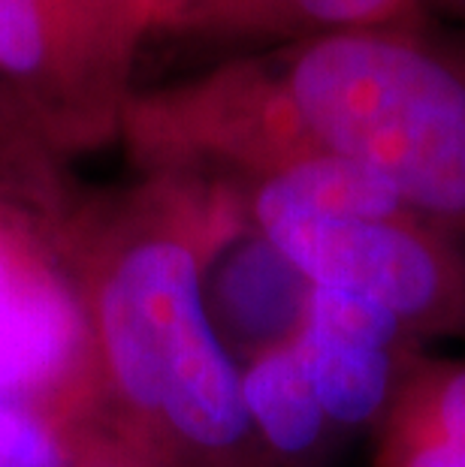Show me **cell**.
I'll list each match as a JSON object with an SVG mask.
<instances>
[{
  "label": "cell",
  "instance_id": "obj_1",
  "mask_svg": "<svg viewBox=\"0 0 465 467\" xmlns=\"http://www.w3.org/2000/svg\"><path fill=\"white\" fill-rule=\"evenodd\" d=\"M312 136L439 230L465 235V55L399 25L287 43L275 57Z\"/></svg>",
  "mask_w": 465,
  "mask_h": 467
},
{
  "label": "cell",
  "instance_id": "obj_2",
  "mask_svg": "<svg viewBox=\"0 0 465 467\" xmlns=\"http://www.w3.org/2000/svg\"><path fill=\"white\" fill-rule=\"evenodd\" d=\"M221 202L170 187L166 214L122 251L100 299V332L112 380L182 452L212 464H245L272 452L245 407L242 374L215 335L203 296L206 226Z\"/></svg>",
  "mask_w": 465,
  "mask_h": 467
},
{
  "label": "cell",
  "instance_id": "obj_3",
  "mask_svg": "<svg viewBox=\"0 0 465 467\" xmlns=\"http://www.w3.org/2000/svg\"><path fill=\"white\" fill-rule=\"evenodd\" d=\"M251 217L309 286L372 302L420 347L465 337V251L457 235L411 212H323L266 184L254 187Z\"/></svg>",
  "mask_w": 465,
  "mask_h": 467
},
{
  "label": "cell",
  "instance_id": "obj_4",
  "mask_svg": "<svg viewBox=\"0 0 465 467\" xmlns=\"http://www.w3.org/2000/svg\"><path fill=\"white\" fill-rule=\"evenodd\" d=\"M133 124L164 161H221L251 172L257 184L330 154L305 127L275 61L230 64L145 100Z\"/></svg>",
  "mask_w": 465,
  "mask_h": 467
},
{
  "label": "cell",
  "instance_id": "obj_5",
  "mask_svg": "<svg viewBox=\"0 0 465 467\" xmlns=\"http://www.w3.org/2000/svg\"><path fill=\"white\" fill-rule=\"evenodd\" d=\"M133 52L94 0H0V73L48 103L106 112Z\"/></svg>",
  "mask_w": 465,
  "mask_h": 467
},
{
  "label": "cell",
  "instance_id": "obj_6",
  "mask_svg": "<svg viewBox=\"0 0 465 467\" xmlns=\"http://www.w3.org/2000/svg\"><path fill=\"white\" fill-rule=\"evenodd\" d=\"M372 467H465V359L423 347L402 362L372 422Z\"/></svg>",
  "mask_w": 465,
  "mask_h": 467
},
{
  "label": "cell",
  "instance_id": "obj_7",
  "mask_svg": "<svg viewBox=\"0 0 465 467\" xmlns=\"http://www.w3.org/2000/svg\"><path fill=\"white\" fill-rule=\"evenodd\" d=\"M417 0H196L175 34L215 39H309L399 25Z\"/></svg>",
  "mask_w": 465,
  "mask_h": 467
},
{
  "label": "cell",
  "instance_id": "obj_8",
  "mask_svg": "<svg viewBox=\"0 0 465 467\" xmlns=\"http://www.w3.org/2000/svg\"><path fill=\"white\" fill-rule=\"evenodd\" d=\"M79 317L48 281L9 277L0 254V399L46 383L70 362Z\"/></svg>",
  "mask_w": 465,
  "mask_h": 467
},
{
  "label": "cell",
  "instance_id": "obj_9",
  "mask_svg": "<svg viewBox=\"0 0 465 467\" xmlns=\"http://www.w3.org/2000/svg\"><path fill=\"white\" fill-rule=\"evenodd\" d=\"M291 347L309 377L326 420L375 422L387 404L402 362L414 353H387L296 323ZM423 350V347H420Z\"/></svg>",
  "mask_w": 465,
  "mask_h": 467
},
{
  "label": "cell",
  "instance_id": "obj_10",
  "mask_svg": "<svg viewBox=\"0 0 465 467\" xmlns=\"http://www.w3.org/2000/svg\"><path fill=\"white\" fill-rule=\"evenodd\" d=\"M242 392L257 434L275 455L302 452L321 437L326 413L291 341L263 353L242 374Z\"/></svg>",
  "mask_w": 465,
  "mask_h": 467
},
{
  "label": "cell",
  "instance_id": "obj_11",
  "mask_svg": "<svg viewBox=\"0 0 465 467\" xmlns=\"http://www.w3.org/2000/svg\"><path fill=\"white\" fill-rule=\"evenodd\" d=\"M293 281H302L300 272L272 244L257 238L227 265L224 293L242 326L279 335L291 329L287 320L293 317Z\"/></svg>",
  "mask_w": 465,
  "mask_h": 467
},
{
  "label": "cell",
  "instance_id": "obj_12",
  "mask_svg": "<svg viewBox=\"0 0 465 467\" xmlns=\"http://www.w3.org/2000/svg\"><path fill=\"white\" fill-rule=\"evenodd\" d=\"M55 437L25 407L0 399V467H55Z\"/></svg>",
  "mask_w": 465,
  "mask_h": 467
},
{
  "label": "cell",
  "instance_id": "obj_13",
  "mask_svg": "<svg viewBox=\"0 0 465 467\" xmlns=\"http://www.w3.org/2000/svg\"><path fill=\"white\" fill-rule=\"evenodd\" d=\"M133 48L152 31H173L196 0H94Z\"/></svg>",
  "mask_w": 465,
  "mask_h": 467
},
{
  "label": "cell",
  "instance_id": "obj_14",
  "mask_svg": "<svg viewBox=\"0 0 465 467\" xmlns=\"http://www.w3.org/2000/svg\"><path fill=\"white\" fill-rule=\"evenodd\" d=\"M444 4L453 6V9H457V13H462V16H465V0H444Z\"/></svg>",
  "mask_w": 465,
  "mask_h": 467
}]
</instances>
